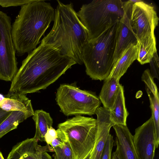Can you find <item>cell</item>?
<instances>
[{
  "mask_svg": "<svg viewBox=\"0 0 159 159\" xmlns=\"http://www.w3.org/2000/svg\"><path fill=\"white\" fill-rule=\"evenodd\" d=\"M142 80L145 83V89L148 97L152 111L155 131V148L159 144V95L157 87L149 70H144Z\"/></svg>",
  "mask_w": 159,
  "mask_h": 159,
  "instance_id": "14",
  "label": "cell"
},
{
  "mask_svg": "<svg viewBox=\"0 0 159 159\" xmlns=\"http://www.w3.org/2000/svg\"><path fill=\"white\" fill-rule=\"evenodd\" d=\"M33 0H0V6L3 7L11 6L21 7Z\"/></svg>",
  "mask_w": 159,
  "mask_h": 159,
  "instance_id": "27",
  "label": "cell"
},
{
  "mask_svg": "<svg viewBox=\"0 0 159 159\" xmlns=\"http://www.w3.org/2000/svg\"><path fill=\"white\" fill-rule=\"evenodd\" d=\"M91 151L84 159H92Z\"/></svg>",
  "mask_w": 159,
  "mask_h": 159,
  "instance_id": "32",
  "label": "cell"
},
{
  "mask_svg": "<svg viewBox=\"0 0 159 159\" xmlns=\"http://www.w3.org/2000/svg\"><path fill=\"white\" fill-rule=\"evenodd\" d=\"M55 10L45 0H33L21 7L11 25V34L16 54L29 53L36 48L51 23Z\"/></svg>",
  "mask_w": 159,
  "mask_h": 159,
  "instance_id": "3",
  "label": "cell"
},
{
  "mask_svg": "<svg viewBox=\"0 0 159 159\" xmlns=\"http://www.w3.org/2000/svg\"><path fill=\"white\" fill-rule=\"evenodd\" d=\"M56 100L60 111L67 116L95 114L101 104L96 94L73 84H62L57 89Z\"/></svg>",
  "mask_w": 159,
  "mask_h": 159,
  "instance_id": "7",
  "label": "cell"
},
{
  "mask_svg": "<svg viewBox=\"0 0 159 159\" xmlns=\"http://www.w3.org/2000/svg\"><path fill=\"white\" fill-rule=\"evenodd\" d=\"M133 4L129 0L123 16L118 23L114 57V65L124 51L130 45H136L138 43L130 22V16Z\"/></svg>",
  "mask_w": 159,
  "mask_h": 159,
  "instance_id": "12",
  "label": "cell"
},
{
  "mask_svg": "<svg viewBox=\"0 0 159 159\" xmlns=\"http://www.w3.org/2000/svg\"><path fill=\"white\" fill-rule=\"evenodd\" d=\"M124 87L120 84L112 110L110 111L111 121L115 125H126L129 113L125 107Z\"/></svg>",
  "mask_w": 159,
  "mask_h": 159,
  "instance_id": "19",
  "label": "cell"
},
{
  "mask_svg": "<svg viewBox=\"0 0 159 159\" xmlns=\"http://www.w3.org/2000/svg\"><path fill=\"white\" fill-rule=\"evenodd\" d=\"M76 64L54 48L40 43L22 61L8 93L26 95L46 89Z\"/></svg>",
  "mask_w": 159,
  "mask_h": 159,
  "instance_id": "1",
  "label": "cell"
},
{
  "mask_svg": "<svg viewBox=\"0 0 159 159\" xmlns=\"http://www.w3.org/2000/svg\"><path fill=\"white\" fill-rule=\"evenodd\" d=\"M129 1L133 4L143 1L140 0H129Z\"/></svg>",
  "mask_w": 159,
  "mask_h": 159,
  "instance_id": "31",
  "label": "cell"
},
{
  "mask_svg": "<svg viewBox=\"0 0 159 159\" xmlns=\"http://www.w3.org/2000/svg\"><path fill=\"white\" fill-rule=\"evenodd\" d=\"M54 24L41 44L51 47L61 55L82 65L83 48L88 41L87 32L81 23L73 3L57 1Z\"/></svg>",
  "mask_w": 159,
  "mask_h": 159,
  "instance_id": "2",
  "label": "cell"
},
{
  "mask_svg": "<svg viewBox=\"0 0 159 159\" xmlns=\"http://www.w3.org/2000/svg\"><path fill=\"white\" fill-rule=\"evenodd\" d=\"M0 159H4L2 153L0 151Z\"/></svg>",
  "mask_w": 159,
  "mask_h": 159,
  "instance_id": "33",
  "label": "cell"
},
{
  "mask_svg": "<svg viewBox=\"0 0 159 159\" xmlns=\"http://www.w3.org/2000/svg\"><path fill=\"white\" fill-rule=\"evenodd\" d=\"M53 149L55 152L53 155L54 159H75L68 141L63 147H58Z\"/></svg>",
  "mask_w": 159,
  "mask_h": 159,
  "instance_id": "23",
  "label": "cell"
},
{
  "mask_svg": "<svg viewBox=\"0 0 159 159\" xmlns=\"http://www.w3.org/2000/svg\"><path fill=\"white\" fill-rule=\"evenodd\" d=\"M139 43L137 60L141 65L149 63L157 52L155 34L151 35L141 42Z\"/></svg>",
  "mask_w": 159,
  "mask_h": 159,
  "instance_id": "21",
  "label": "cell"
},
{
  "mask_svg": "<svg viewBox=\"0 0 159 159\" xmlns=\"http://www.w3.org/2000/svg\"><path fill=\"white\" fill-rule=\"evenodd\" d=\"M34 138H28L12 148L6 159H52L47 152H54L49 145L41 146Z\"/></svg>",
  "mask_w": 159,
  "mask_h": 159,
  "instance_id": "11",
  "label": "cell"
},
{
  "mask_svg": "<svg viewBox=\"0 0 159 159\" xmlns=\"http://www.w3.org/2000/svg\"><path fill=\"white\" fill-rule=\"evenodd\" d=\"M11 112H7L0 108V124L8 116Z\"/></svg>",
  "mask_w": 159,
  "mask_h": 159,
  "instance_id": "29",
  "label": "cell"
},
{
  "mask_svg": "<svg viewBox=\"0 0 159 159\" xmlns=\"http://www.w3.org/2000/svg\"><path fill=\"white\" fill-rule=\"evenodd\" d=\"M151 74L153 78L159 80V58L157 53H156L150 61Z\"/></svg>",
  "mask_w": 159,
  "mask_h": 159,
  "instance_id": "26",
  "label": "cell"
},
{
  "mask_svg": "<svg viewBox=\"0 0 159 159\" xmlns=\"http://www.w3.org/2000/svg\"><path fill=\"white\" fill-rule=\"evenodd\" d=\"M11 17L0 11V80L11 81L18 70Z\"/></svg>",
  "mask_w": 159,
  "mask_h": 159,
  "instance_id": "8",
  "label": "cell"
},
{
  "mask_svg": "<svg viewBox=\"0 0 159 159\" xmlns=\"http://www.w3.org/2000/svg\"><path fill=\"white\" fill-rule=\"evenodd\" d=\"M119 21L111 25L97 38L88 40L82 52L86 72L92 80H104L114 65V55Z\"/></svg>",
  "mask_w": 159,
  "mask_h": 159,
  "instance_id": "4",
  "label": "cell"
},
{
  "mask_svg": "<svg viewBox=\"0 0 159 159\" xmlns=\"http://www.w3.org/2000/svg\"><path fill=\"white\" fill-rule=\"evenodd\" d=\"M57 132L52 127L49 128L45 136V140L47 143L50 145L52 141L57 136Z\"/></svg>",
  "mask_w": 159,
  "mask_h": 159,
  "instance_id": "28",
  "label": "cell"
},
{
  "mask_svg": "<svg viewBox=\"0 0 159 159\" xmlns=\"http://www.w3.org/2000/svg\"><path fill=\"white\" fill-rule=\"evenodd\" d=\"M97 116L96 139L94 147L91 151L92 159H100L111 128L114 125L110 116V111L99 107L96 110Z\"/></svg>",
  "mask_w": 159,
  "mask_h": 159,
  "instance_id": "13",
  "label": "cell"
},
{
  "mask_svg": "<svg viewBox=\"0 0 159 159\" xmlns=\"http://www.w3.org/2000/svg\"><path fill=\"white\" fill-rule=\"evenodd\" d=\"M129 0H94L83 5L77 12L85 29L88 40L95 39L124 15Z\"/></svg>",
  "mask_w": 159,
  "mask_h": 159,
  "instance_id": "5",
  "label": "cell"
},
{
  "mask_svg": "<svg viewBox=\"0 0 159 159\" xmlns=\"http://www.w3.org/2000/svg\"><path fill=\"white\" fill-rule=\"evenodd\" d=\"M114 142L113 136L110 134L107 138L100 159H111L112 150Z\"/></svg>",
  "mask_w": 159,
  "mask_h": 159,
  "instance_id": "24",
  "label": "cell"
},
{
  "mask_svg": "<svg viewBox=\"0 0 159 159\" xmlns=\"http://www.w3.org/2000/svg\"><path fill=\"white\" fill-rule=\"evenodd\" d=\"M99 98L103 107L111 111L114 103L120 84L119 80L108 77L104 80Z\"/></svg>",
  "mask_w": 159,
  "mask_h": 159,
  "instance_id": "18",
  "label": "cell"
},
{
  "mask_svg": "<svg viewBox=\"0 0 159 159\" xmlns=\"http://www.w3.org/2000/svg\"><path fill=\"white\" fill-rule=\"evenodd\" d=\"M31 116L20 111H12L0 124V139L9 132L16 129L20 123Z\"/></svg>",
  "mask_w": 159,
  "mask_h": 159,
  "instance_id": "22",
  "label": "cell"
},
{
  "mask_svg": "<svg viewBox=\"0 0 159 159\" xmlns=\"http://www.w3.org/2000/svg\"><path fill=\"white\" fill-rule=\"evenodd\" d=\"M97 120L93 117L77 115L58 124L63 132L75 159H84L92 150L96 139Z\"/></svg>",
  "mask_w": 159,
  "mask_h": 159,
  "instance_id": "6",
  "label": "cell"
},
{
  "mask_svg": "<svg viewBox=\"0 0 159 159\" xmlns=\"http://www.w3.org/2000/svg\"><path fill=\"white\" fill-rule=\"evenodd\" d=\"M32 118L35 125L34 137L37 141H45V136L48 129L52 127L53 121L49 113L42 110L35 111Z\"/></svg>",
  "mask_w": 159,
  "mask_h": 159,
  "instance_id": "20",
  "label": "cell"
},
{
  "mask_svg": "<svg viewBox=\"0 0 159 159\" xmlns=\"http://www.w3.org/2000/svg\"><path fill=\"white\" fill-rule=\"evenodd\" d=\"M56 131L57 136L50 144L53 148L58 147H62L68 141L67 138L63 132L59 129H57Z\"/></svg>",
  "mask_w": 159,
  "mask_h": 159,
  "instance_id": "25",
  "label": "cell"
},
{
  "mask_svg": "<svg viewBox=\"0 0 159 159\" xmlns=\"http://www.w3.org/2000/svg\"><path fill=\"white\" fill-rule=\"evenodd\" d=\"M0 108L7 112L20 111L33 116L34 111L31 101L26 95L9 93L0 94Z\"/></svg>",
  "mask_w": 159,
  "mask_h": 159,
  "instance_id": "16",
  "label": "cell"
},
{
  "mask_svg": "<svg viewBox=\"0 0 159 159\" xmlns=\"http://www.w3.org/2000/svg\"><path fill=\"white\" fill-rule=\"evenodd\" d=\"M159 18L154 7L143 1L132 4L130 22L138 42L154 34Z\"/></svg>",
  "mask_w": 159,
  "mask_h": 159,
  "instance_id": "9",
  "label": "cell"
},
{
  "mask_svg": "<svg viewBox=\"0 0 159 159\" xmlns=\"http://www.w3.org/2000/svg\"><path fill=\"white\" fill-rule=\"evenodd\" d=\"M155 131L151 117L137 128L133 135L134 143L139 159H153L155 156Z\"/></svg>",
  "mask_w": 159,
  "mask_h": 159,
  "instance_id": "10",
  "label": "cell"
},
{
  "mask_svg": "<svg viewBox=\"0 0 159 159\" xmlns=\"http://www.w3.org/2000/svg\"><path fill=\"white\" fill-rule=\"evenodd\" d=\"M111 159H121L116 149L111 154Z\"/></svg>",
  "mask_w": 159,
  "mask_h": 159,
  "instance_id": "30",
  "label": "cell"
},
{
  "mask_svg": "<svg viewBox=\"0 0 159 159\" xmlns=\"http://www.w3.org/2000/svg\"><path fill=\"white\" fill-rule=\"evenodd\" d=\"M115 143L121 159H139L135 148L133 135L126 125H115Z\"/></svg>",
  "mask_w": 159,
  "mask_h": 159,
  "instance_id": "15",
  "label": "cell"
},
{
  "mask_svg": "<svg viewBox=\"0 0 159 159\" xmlns=\"http://www.w3.org/2000/svg\"><path fill=\"white\" fill-rule=\"evenodd\" d=\"M139 43L130 45L123 52L113 66L108 77L119 80L138 58Z\"/></svg>",
  "mask_w": 159,
  "mask_h": 159,
  "instance_id": "17",
  "label": "cell"
}]
</instances>
